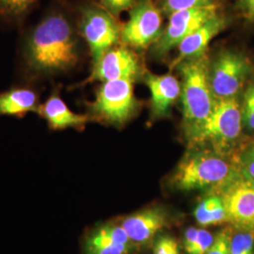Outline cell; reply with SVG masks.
Returning <instances> with one entry per match:
<instances>
[{
	"mask_svg": "<svg viewBox=\"0 0 254 254\" xmlns=\"http://www.w3.org/2000/svg\"><path fill=\"white\" fill-rule=\"evenodd\" d=\"M229 254H254V231L237 230L233 234Z\"/></svg>",
	"mask_w": 254,
	"mask_h": 254,
	"instance_id": "cell-21",
	"label": "cell"
},
{
	"mask_svg": "<svg viewBox=\"0 0 254 254\" xmlns=\"http://www.w3.org/2000/svg\"><path fill=\"white\" fill-rule=\"evenodd\" d=\"M240 7L247 18L254 20V0H240Z\"/></svg>",
	"mask_w": 254,
	"mask_h": 254,
	"instance_id": "cell-30",
	"label": "cell"
},
{
	"mask_svg": "<svg viewBox=\"0 0 254 254\" xmlns=\"http://www.w3.org/2000/svg\"><path fill=\"white\" fill-rule=\"evenodd\" d=\"M129 249L127 246L114 242L98 230L94 231L86 240V254H127Z\"/></svg>",
	"mask_w": 254,
	"mask_h": 254,
	"instance_id": "cell-18",
	"label": "cell"
},
{
	"mask_svg": "<svg viewBox=\"0 0 254 254\" xmlns=\"http://www.w3.org/2000/svg\"><path fill=\"white\" fill-rule=\"evenodd\" d=\"M136 109L133 80L128 79L103 82L88 105L90 118L117 127L128 122Z\"/></svg>",
	"mask_w": 254,
	"mask_h": 254,
	"instance_id": "cell-5",
	"label": "cell"
},
{
	"mask_svg": "<svg viewBox=\"0 0 254 254\" xmlns=\"http://www.w3.org/2000/svg\"><path fill=\"white\" fill-rule=\"evenodd\" d=\"M80 32L90 48L92 64L114 47L121 39V29L107 9L89 7L83 9Z\"/></svg>",
	"mask_w": 254,
	"mask_h": 254,
	"instance_id": "cell-8",
	"label": "cell"
},
{
	"mask_svg": "<svg viewBox=\"0 0 254 254\" xmlns=\"http://www.w3.org/2000/svg\"><path fill=\"white\" fill-rule=\"evenodd\" d=\"M218 5L213 3L173 12L168 26L154 43V54L161 57L169 53L173 47H177L185 38L218 14Z\"/></svg>",
	"mask_w": 254,
	"mask_h": 254,
	"instance_id": "cell-9",
	"label": "cell"
},
{
	"mask_svg": "<svg viewBox=\"0 0 254 254\" xmlns=\"http://www.w3.org/2000/svg\"><path fill=\"white\" fill-rule=\"evenodd\" d=\"M240 100L243 127L248 132L254 133V78L246 85Z\"/></svg>",
	"mask_w": 254,
	"mask_h": 254,
	"instance_id": "cell-19",
	"label": "cell"
},
{
	"mask_svg": "<svg viewBox=\"0 0 254 254\" xmlns=\"http://www.w3.org/2000/svg\"><path fill=\"white\" fill-rule=\"evenodd\" d=\"M236 166L245 178L254 181V142L247 146L239 154Z\"/></svg>",
	"mask_w": 254,
	"mask_h": 254,
	"instance_id": "cell-22",
	"label": "cell"
},
{
	"mask_svg": "<svg viewBox=\"0 0 254 254\" xmlns=\"http://www.w3.org/2000/svg\"><path fill=\"white\" fill-rule=\"evenodd\" d=\"M232 235L233 233L231 229L227 228L221 230L215 236L214 242L206 254H229Z\"/></svg>",
	"mask_w": 254,
	"mask_h": 254,
	"instance_id": "cell-24",
	"label": "cell"
},
{
	"mask_svg": "<svg viewBox=\"0 0 254 254\" xmlns=\"http://www.w3.org/2000/svg\"><path fill=\"white\" fill-rule=\"evenodd\" d=\"M37 0H0V15L7 19H18L27 14Z\"/></svg>",
	"mask_w": 254,
	"mask_h": 254,
	"instance_id": "cell-20",
	"label": "cell"
},
{
	"mask_svg": "<svg viewBox=\"0 0 254 254\" xmlns=\"http://www.w3.org/2000/svg\"><path fill=\"white\" fill-rule=\"evenodd\" d=\"M228 222L237 230L254 231V181L243 175L221 190Z\"/></svg>",
	"mask_w": 254,
	"mask_h": 254,
	"instance_id": "cell-10",
	"label": "cell"
},
{
	"mask_svg": "<svg viewBox=\"0 0 254 254\" xmlns=\"http://www.w3.org/2000/svg\"><path fill=\"white\" fill-rule=\"evenodd\" d=\"M206 55L186 60L177 65L181 73V100L185 131L199 126L216 104L209 80Z\"/></svg>",
	"mask_w": 254,
	"mask_h": 254,
	"instance_id": "cell-3",
	"label": "cell"
},
{
	"mask_svg": "<svg viewBox=\"0 0 254 254\" xmlns=\"http://www.w3.org/2000/svg\"><path fill=\"white\" fill-rule=\"evenodd\" d=\"M105 9L112 15H117L124 10L132 9L135 0H101Z\"/></svg>",
	"mask_w": 254,
	"mask_h": 254,
	"instance_id": "cell-28",
	"label": "cell"
},
{
	"mask_svg": "<svg viewBox=\"0 0 254 254\" xmlns=\"http://www.w3.org/2000/svg\"><path fill=\"white\" fill-rule=\"evenodd\" d=\"M38 115L45 119L52 130L81 128L90 121V116L73 112L58 92H52L45 103L40 105Z\"/></svg>",
	"mask_w": 254,
	"mask_h": 254,
	"instance_id": "cell-14",
	"label": "cell"
},
{
	"mask_svg": "<svg viewBox=\"0 0 254 254\" xmlns=\"http://www.w3.org/2000/svg\"><path fill=\"white\" fill-rule=\"evenodd\" d=\"M24 60L28 70L40 76L67 72L78 63L77 40L68 18L50 12L27 34Z\"/></svg>",
	"mask_w": 254,
	"mask_h": 254,
	"instance_id": "cell-1",
	"label": "cell"
},
{
	"mask_svg": "<svg viewBox=\"0 0 254 254\" xmlns=\"http://www.w3.org/2000/svg\"><path fill=\"white\" fill-rule=\"evenodd\" d=\"M167 225V215L160 208L147 209L137 212L126 218L122 224L130 240L136 243L148 241Z\"/></svg>",
	"mask_w": 254,
	"mask_h": 254,
	"instance_id": "cell-15",
	"label": "cell"
},
{
	"mask_svg": "<svg viewBox=\"0 0 254 254\" xmlns=\"http://www.w3.org/2000/svg\"><path fill=\"white\" fill-rule=\"evenodd\" d=\"M243 129L241 100L235 97L216 101L208 117L186 131V136L192 147L211 145L219 153L235 145Z\"/></svg>",
	"mask_w": 254,
	"mask_h": 254,
	"instance_id": "cell-4",
	"label": "cell"
},
{
	"mask_svg": "<svg viewBox=\"0 0 254 254\" xmlns=\"http://www.w3.org/2000/svg\"><path fill=\"white\" fill-rule=\"evenodd\" d=\"M142 72L136 55L126 47H112L93 64L88 82L135 80Z\"/></svg>",
	"mask_w": 254,
	"mask_h": 254,
	"instance_id": "cell-11",
	"label": "cell"
},
{
	"mask_svg": "<svg viewBox=\"0 0 254 254\" xmlns=\"http://www.w3.org/2000/svg\"><path fill=\"white\" fill-rule=\"evenodd\" d=\"M214 238L215 236H212L208 231L199 229L198 236L189 254H206L214 242Z\"/></svg>",
	"mask_w": 254,
	"mask_h": 254,
	"instance_id": "cell-26",
	"label": "cell"
},
{
	"mask_svg": "<svg viewBox=\"0 0 254 254\" xmlns=\"http://www.w3.org/2000/svg\"><path fill=\"white\" fill-rule=\"evenodd\" d=\"M253 64L245 55L226 50L209 66V80L216 100L239 97L251 79Z\"/></svg>",
	"mask_w": 254,
	"mask_h": 254,
	"instance_id": "cell-6",
	"label": "cell"
},
{
	"mask_svg": "<svg viewBox=\"0 0 254 254\" xmlns=\"http://www.w3.org/2000/svg\"><path fill=\"white\" fill-rule=\"evenodd\" d=\"M197 222L202 226L218 225L228 222L227 214L222 198L211 196L202 200L194 211Z\"/></svg>",
	"mask_w": 254,
	"mask_h": 254,
	"instance_id": "cell-17",
	"label": "cell"
},
{
	"mask_svg": "<svg viewBox=\"0 0 254 254\" xmlns=\"http://www.w3.org/2000/svg\"><path fill=\"white\" fill-rule=\"evenodd\" d=\"M103 235L108 236L110 239H112L114 242L120 245L127 246L130 248L132 241L130 240L129 236L127 235L126 230L123 226H116L112 224L103 225L97 229Z\"/></svg>",
	"mask_w": 254,
	"mask_h": 254,
	"instance_id": "cell-25",
	"label": "cell"
},
{
	"mask_svg": "<svg viewBox=\"0 0 254 254\" xmlns=\"http://www.w3.org/2000/svg\"><path fill=\"white\" fill-rule=\"evenodd\" d=\"M39 94L29 88H12L0 92V116L23 118L29 112L38 113Z\"/></svg>",
	"mask_w": 254,
	"mask_h": 254,
	"instance_id": "cell-16",
	"label": "cell"
},
{
	"mask_svg": "<svg viewBox=\"0 0 254 254\" xmlns=\"http://www.w3.org/2000/svg\"><path fill=\"white\" fill-rule=\"evenodd\" d=\"M213 3H215L214 0H164L163 9L166 13L171 15L177 10L207 6Z\"/></svg>",
	"mask_w": 254,
	"mask_h": 254,
	"instance_id": "cell-23",
	"label": "cell"
},
{
	"mask_svg": "<svg viewBox=\"0 0 254 254\" xmlns=\"http://www.w3.org/2000/svg\"><path fill=\"white\" fill-rule=\"evenodd\" d=\"M238 167L215 150L199 148L186 154L176 167L173 186L183 191L218 188L221 190L241 177Z\"/></svg>",
	"mask_w": 254,
	"mask_h": 254,
	"instance_id": "cell-2",
	"label": "cell"
},
{
	"mask_svg": "<svg viewBox=\"0 0 254 254\" xmlns=\"http://www.w3.org/2000/svg\"><path fill=\"white\" fill-rule=\"evenodd\" d=\"M162 31L161 12L153 0H139L121 30V39L132 48L145 49L158 40Z\"/></svg>",
	"mask_w": 254,
	"mask_h": 254,
	"instance_id": "cell-7",
	"label": "cell"
},
{
	"mask_svg": "<svg viewBox=\"0 0 254 254\" xmlns=\"http://www.w3.org/2000/svg\"><path fill=\"white\" fill-rule=\"evenodd\" d=\"M144 79L151 93L153 116H167L175 101L181 96V83L172 74L147 73Z\"/></svg>",
	"mask_w": 254,
	"mask_h": 254,
	"instance_id": "cell-13",
	"label": "cell"
},
{
	"mask_svg": "<svg viewBox=\"0 0 254 254\" xmlns=\"http://www.w3.org/2000/svg\"><path fill=\"white\" fill-rule=\"evenodd\" d=\"M198 233H199V229L197 228L191 227L186 231L185 237H184V248L187 254H190L192 247L195 243V240L198 236Z\"/></svg>",
	"mask_w": 254,
	"mask_h": 254,
	"instance_id": "cell-29",
	"label": "cell"
},
{
	"mask_svg": "<svg viewBox=\"0 0 254 254\" xmlns=\"http://www.w3.org/2000/svg\"><path fill=\"white\" fill-rule=\"evenodd\" d=\"M154 254H180L177 241L171 236H162L154 244Z\"/></svg>",
	"mask_w": 254,
	"mask_h": 254,
	"instance_id": "cell-27",
	"label": "cell"
},
{
	"mask_svg": "<svg viewBox=\"0 0 254 254\" xmlns=\"http://www.w3.org/2000/svg\"><path fill=\"white\" fill-rule=\"evenodd\" d=\"M226 19L217 14L185 38L177 46L178 55L173 61V67L177 66L186 60L205 54L211 41L226 27Z\"/></svg>",
	"mask_w": 254,
	"mask_h": 254,
	"instance_id": "cell-12",
	"label": "cell"
}]
</instances>
